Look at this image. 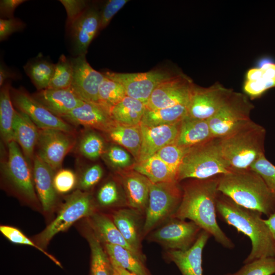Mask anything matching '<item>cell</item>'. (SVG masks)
<instances>
[{
  "label": "cell",
  "mask_w": 275,
  "mask_h": 275,
  "mask_svg": "<svg viewBox=\"0 0 275 275\" xmlns=\"http://www.w3.org/2000/svg\"><path fill=\"white\" fill-rule=\"evenodd\" d=\"M219 177L190 179L185 182L181 187L180 204L171 218L188 219L209 233L222 245L232 249L233 242L221 229L216 220Z\"/></svg>",
  "instance_id": "1"
},
{
  "label": "cell",
  "mask_w": 275,
  "mask_h": 275,
  "mask_svg": "<svg viewBox=\"0 0 275 275\" xmlns=\"http://www.w3.org/2000/svg\"><path fill=\"white\" fill-rule=\"evenodd\" d=\"M216 211L223 221L250 239L252 249L244 264L263 257H275L273 239L262 213L240 206L219 192Z\"/></svg>",
  "instance_id": "2"
},
{
  "label": "cell",
  "mask_w": 275,
  "mask_h": 275,
  "mask_svg": "<svg viewBox=\"0 0 275 275\" xmlns=\"http://www.w3.org/2000/svg\"><path fill=\"white\" fill-rule=\"evenodd\" d=\"M218 191L237 204L268 217L275 214V195L262 177L251 169L234 170L221 175Z\"/></svg>",
  "instance_id": "3"
},
{
  "label": "cell",
  "mask_w": 275,
  "mask_h": 275,
  "mask_svg": "<svg viewBox=\"0 0 275 275\" xmlns=\"http://www.w3.org/2000/svg\"><path fill=\"white\" fill-rule=\"evenodd\" d=\"M265 129L252 120L219 138L222 154L234 170H246L264 155Z\"/></svg>",
  "instance_id": "4"
},
{
  "label": "cell",
  "mask_w": 275,
  "mask_h": 275,
  "mask_svg": "<svg viewBox=\"0 0 275 275\" xmlns=\"http://www.w3.org/2000/svg\"><path fill=\"white\" fill-rule=\"evenodd\" d=\"M232 169L224 158L219 138L187 149L177 175L178 182L185 179L204 180L230 172Z\"/></svg>",
  "instance_id": "5"
},
{
  "label": "cell",
  "mask_w": 275,
  "mask_h": 275,
  "mask_svg": "<svg viewBox=\"0 0 275 275\" xmlns=\"http://www.w3.org/2000/svg\"><path fill=\"white\" fill-rule=\"evenodd\" d=\"M149 186L144 237L172 217L178 209L182 197V188L178 182L152 183L149 181Z\"/></svg>",
  "instance_id": "6"
},
{
  "label": "cell",
  "mask_w": 275,
  "mask_h": 275,
  "mask_svg": "<svg viewBox=\"0 0 275 275\" xmlns=\"http://www.w3.org/2000/svg\"><path fill=\"white\" fill-rule=\"evenodd\" d=\"M96 209L90 194L80 189L74 191L67 198L54 219L36 236V243L44 250L56 234L80 218L90 217L97 212Z\"/></svg>",
  "instance_id": "7"
},
{
  "label": "cell",
  "mask_w": 275,
  "mask_h": 275,
  "mask_svg": "<svg viewBox=\"0 0 275 275\" xmlns=\"http://www.w3.org/2000/svg\"><path fill=\"white\" fill-rule=\"evenodd\" d=\"M244 93L234 91L227 102L208 122L214 138H222L251 119L253 103Z\"/></svg>",
  "instance_id": "8"
},
{
  "label": "cell",
  "mask_w": 275,
  "mask_h": 275,
  "mask_svg": "<svg viewBox=\"0 0 275 275\" xmlns=\"http://www.w3.org/2000/svg\"><path fill=\"white\" fill-rule=\"evenodd\" d=\"M202 229L193 221L170 218L147 236L148 241L168 250L186 251L196 242Z\"/></svg>",
  "instance_id": "9"
},
{
  "label": "cell",
  "mask_w": 275,
  "mask_h": 275,
  "mask_svg": "<svg viewBox=\"0 0 275 275\" xmlns=\"http://www.w3.org/2000/svg\"><path fill=\"white\" fill-rule=\"evenodd\" d=\"M8 156L3 170L4 174L14 189L31 202L37 200L33 167L29 163L15 141L8 145Z\"/></svg>",
  "instance_id": "10"
},
{
  "label": "cell",
  "mask_w": 275,
  "mask_h": 275,
  "mask_svg": "<svg viewBox=\"0 0 275 275\" xmlns=\"http://www.w3.org/2000/svg\"><path fill=\"white\" fill-rule=\"evenodd\" d=\"M195 84L182 73H175L161 82L153 90L146 104L149 109L188 105Z\"/></svg>",
  "instance_id": "11"
},
{
  "label": "cell",
  "mask_w": 275,
  "mask_h": 275,
  "mask_svg": "<svg viewBox=\"0 0 275 275\" xmlns=\"http://www.w3.org/2000/svg\"><path fill=\"white\" fill-rule=\"evenodd\" d=\"M107 77L119 82L124 87L126 96L146 104L154 89L175 73L167 70L156 69L146 72H102Z\"/></svg>",
  "instance_id": "12"
},
{
  "label": "cell",
  "mask_w": 275,
  "mask_h": 275,
  "mask_svg": "<svg viewBox=\"0 0 275 275\" xmlns=\"http://www.w3.org/2000/svg\"><path fill=\"white\" fill-rule=\"evenodd\" d=\"M234 91L219 82L208 87L194 86L188 106L187 116L208 120L227 102Z\"/></svg>",
  "instance_id": "13"
},
{
  "label": "cell",
  "mask_w": 275,
  "mask_h": 275,
  "mask_svg": "<svg viewBox=\"0 0 275 275\" xmlns=\"http://www.w3.org/2000/svg\"><path fill=\"white\" fill-rule=\"evenodd\" d=\"M72 133L58 129H39L36 155L54 172L60 170L65 156L74 146Z\"/></svg>",
  "instance_id": "14"
},
{
  "label": "cell",
  "mask_w": 275,
  "mask_h": 275,
  "mask_svg": "<svg viewBox=\"0 0 275 275\" xmlns=\"http://www.w3.org/2000/svg\"><path fill=\"white\" fill-rule=\"evenodd\" d=\"M11 96L18 111L27 115L39 129H58L73 133V128L68 123L50 112L23 89H12Z\"/></svg>",
  "instance_id": "15"
},
{
  "label": "cell",
  "mask_w": 275,
  "mask_h": 275,
  "mask_svg": "<svg viewBox=\"0 0 275 275\" xmlns=\"http://www.w3.org/2000/svg\"><path fill=\"white\" fill-rule=\"evenodd\" d=\"M71 61L73 75L70 89L83 101L99 105V89L104 75L90 65L85 54L78 55Z\"/></svg>",
  "instance_id": "16"
},
{
  "label": "cell",
  "mask_w": 275,
  "mask_h": 275,
  "mask_svg": "<svg viewBox=\"0 0 275 275\" xmlns=\"http://www.w3.org/2000/svg\"><path fill=\"white\" fill-rule=\"evenodd\" d=\"M181 122L153 127L140 124L142 141L138 161L154 155L166 145L175 143L178 135Z\"/></svg>",
  "instance_id": "17"
},
{
  "label": "cell",
  "mask_w": 275,
  "mask_h": 275,
  "mask_svg": "<svg viewBox=\"0 0 275 275\" xmlns=\"http://www.w3.org/2000/svg\"><path fill=\"white\" fill-rule=\"evenodd\" d=\"M210 236L209 233L202 230L189 249L183 251H167L166 258L176 264L182 275H203V251Z\"/></svg>",
  "instance_id": "18"
},
{
  "label": "cell",
  "mask_w": 275,
  "mask_h": 275,
  "mask_svg": "<svg viewBox=\"0 0 275 275\" xmlns=\"http://www.w3.org/2000/svg\"><path fill=\"white\" fill-rule=\"evenodd\" d=\"M126 241L139 253L142 250V240L145 216L128 207L115 210L111 217Z\"/></svg>",
  "instance_id": "19"
},
{
  "label": "cell",
  "mask_w": 275,
  "mask_h": 275,
  "mask_svg": "<svg viewBox=\"0 0 275 275\" xmlns=\"http://www.w3.org/2000/svg\"><path fill=\"white\" fill-rule=\"evenodd\" d=\"M61 118L68 123L95 128L105 132L115 122L109 112L102 106L86 101Z\"/></svg>",
  "instance_id": "20"
},
{
  "label": "cell",
  "mask_w": 275,
  "mask_h": 275,
  "mask_svg": "<svg viewBox=\"0 0 275 275\" xmlns=\"http://www.w3.org/2000/svg\"><path fill=\"white\" fill-rule=\"evenodd\" d=\"M120 174L127 207L145 216L149 201V179L134 170Z\"/></svg>",
  "instance_id": "21"
},
{
  "label": "cell",
  "mask_w": 275,
  "mask_h": 275,
  "mask_svg": "<svg viewBox=\"0 0 275 275\" xmlns=\"http://www.w3.org/2000/svg\"><path fill=\"white\" fill-rule=\"evenodd\" d=\"M32 97L55 115L62 118L84 102L71 89H45Z\"/></svg>",
  "instance_id": "22"
},
{
  "label": "cell",
  "mask_w": 275,
  "mask_h": 275,
  "mask_svg": "<svg viewBox=\"0 0 275 275\" xmlns=\"http://www.w3.org/2000/svg\"><path fill=\"white\" fill-rule=\"evenodd\" d=\"M273 88H275V63L263 59L258 67L247 71L243 90L251 100L260 98Z\"/></svg>",
  "instance_id": "23"
},
{
  "label": "cell",
  "mask_w": 275,
  "mask_h": 275,
  "mask_svg": "<svg viewBox=\"0 0 275 275\" xmlns=\"http://www.w3.org/2000/svg\"><path fill=\"white\" fill-rule=\"evenodd\" d=\"M32 167L38 198L44 211L50 212L56 204L57 196L53 183L54 171L36 154Z\"/></svg>",
  "instance_id": "24"
},
{
  "label": "cell",
  "mask_w": 275,
  "mask_h": 275,
  "mask_svg": "<svg viewBox=\"0 0 275 275\" xmlns=\"http://www.w3.org/2000/svg\"><path fill=\"white\" fill-rule=\"evenodd\" d=\"M99 29L100 12L95 7H88L70 29L75 51L78 55H86L90 43Z\"/></svg>",
  "instance_id": "25"
},
{
  "label": "cell",
  "mask_w": 275,
  "mask_h": 275,
  "mask_svg": "<svg viewBox=\"0 0 275 275\" xmlns=\"http://www.w3.org/2000/svg\"><path fill=\"white\" fill-rule=\"evenodd\" d=\"M15 141L32 166L39 136V128L25 113L15 110L13 124ZM33 166V165H32Z\"/></svg>",
  "instance_id": "26"
},
{
  "label": "cell",
  "mask_w": 275,
  "mask_h": 275,
  "mask_svg": "<svg viewBox=\"0 0 275 275\" xmlns=\"http://www.w3.org/2000/svg\"><path fill=\"white\" fill-rule=\"evenodd\" d=\"M89 219L91 228L101 242L123 247L145 262V256L139 253L126 241L111 217L96 212L89 217Z\"/></svg>",
  "instance_id": "27"
},
{
  "label": "cell",
  "mask_w": 275,
  "mask_h": 275,
  "mask_svg": "<svg viewBox=\"0 0 275 275\" xmlns=\"http://www.w3.org/2000/svg\"><path fill=\"white\" fill-rule=\"evenodd\" d=\"M214 138L208 120L192 118L187 116L181 122L175 143L184 149H190Z\"/></svg>",
  "instance_id": "28"
},
{
  "label": "cell",
  "mask_w": 275,
  "mask_h": 275,
  "mask_svg": "<svg viewBox=\"0 0 275 275\" xmlns=\"http://www.w3.org/2000/svg\"><path fill=\"white\" fill-rule=\"evenodd\" d=\"M106 133L113 142L129 151L136 162L139 160L142 141L140 125L127 126L115 122Z\"/></svg>",
  "instance_id": "29"
},
{
  "label": "cell",
  "mask_w": 275,
  "mask_h": 275,
  "mask_svg": "<svg viewBox=\"0 0 275 275\" xmlns=\"http://www.w3.org/2000/svg\"><path fill=\"white\" fill-rule=\"evenodd\" d=\"M146 106L142 101L126 96L110 111L112 119L115 122L127 126L140 125Z\"/></svg>",
  "instance_id": "30"
},
{
  "label": "cell",
  "mask_w": 275,
  "mask_h": 275,
  "mask_svg": "<svg viewBox=\"0 0 275 275\" xmlns=\"http://www.w3.org/2000/svg\"><path fill=\"white\" fill-rule=\"evenodd\" d=\"M133 169L152 183L178 182L176 176L156 154L136 162Z\"/></svg>",
  "instance_id": "31"
},
{
  "label": "cell",
  "mask_w": 275,
  "mask_h": 275,
  "mask_svg": "<svg viewBox=\"0 0 275 275\" xmlns=\"http://www.w3.org/2000/svg\"><path fill=\"white\" fill-rule=\"evenodd\" d=\"M188 106L187 104H179L156 109L147 108L141 124L153 127L178 123L187 116Z\"/></svg>",
  "instance_id": "32"
},
{
  "label": "cell",
  "mask_w": 275,
  "mask_h": 275,
  "mask_svg": "<svg viewBox=\"0 0 275 275\" xmlns=\"http://www.w3.org/2000/svg\"><path fill=\"white\" fill-rule=\"evenodd\" d=\"M9 82L5 83L0 92V131L1 137L7 145L15 141L13 124L15 110L13 108Z\"/></svg>",
  "instance_id": "33"
},
{
  "label": "cell",
  "mask_w": 275,
  "mask_h": 275,
  "mask_svg": "<svg viewBox=\"0 0 275 275\" xmlns=\"http://www.w3.org/2000/svg\"><path fill=\"white\" fill-rule=\"evenodd\" d=\"M109 258L136 275H151L145 262L119 245L103 243Z\"/></svg>",
  "instance_id": "34"
},
{
  "label": "cell",
  "mask_w": 275,
  "mask_h": 275,
  "mask_svg": "<svg viewBox=\"0 0 275 275\" xmlns=\"http://www.w3.org/2000/svg\"><path fill=\"white\" fill-rule=\"evenodd\" d=\"M86 233L91 254L90 275H113L109 257L92 229Z\"/></svg>",
  "instance_id": "35"
},
{
  "label": "cell",
  "mask_w": 275,
  "mask_h": 275,
  "mask_svg": "<svg viewBox=\"0 0 275 275\" xmlns=\"http://www.w3.org/2000/svg\"><path fill=\"white\" fill-rule=\"evenodd\" d=\"M56 64L46 59H36L24 66L26 73L38 91L47 89L53 76Z\"/></svg>",
  "instance_id": "36"
},
{
  "label": "cell",
  "mask_w": 275,
  "mask_h": 275,
  "mask_svg": "<svg viewBox=\"0 0 275 275\" xmlns=\"http://www.w3.org/2000/svg\"><path fill=\"white\" fill-rule=\"evenodd\" d=\"M126 96L124 87L121 84L105 76L99 89V103L100 106L110 114L112 108Z\"/></svg>",
  "instance_id": "37"
},
{
  "label": "cell",
  "mask_w": 275,
  "mask_h": 275,
  "mask_svg": "<svg viewBox=\"0 0 275 275\" xmlns=\"http://www.w3.org/2000/svg\"><path fill=\"white\" fill-rule=\"evenodd\" d=\"M73 75V66L71 60L62 54L56 64L53 76L47 89H69L71 86Z\"/></svg>",
  "instance_id": "38"
},
{
  "label": "cell",
  "mask_w": 275,
  "mask_h": 275,
  "mask_svg": "<svg viewBox=\"0 0 275 275\" xmlns=\"http://www.w3.org/2000/svg\"><path fill=\"white\" fill-rule=\"evenodd\" d=\"M79 152L91 160L98 158L104 152L103 139L94 132H87L81 138L78 146Z\"/></svg>",
  "instance_id": "39"
},
{
  "label": "cell",
  "mask_w": 275,
  "mask_h": 275,
  "mask_svg": "<svg viewBox=\"0 0 275 275\" xmlns=\"http://www.w3.org/2000/svg\"><path fill=\"white\" fill-rule=\"evenodd\" d=\"M239 270L227 275H272L275 273V257L259 258L244 264Z\"/></svg>",
  "instance_id": "40"
},
{
  "label": "cell",
  "mask_w": 275,
  "mask_h": 275,
  "mask_svg": "<svg viewBox=\"0 0 275 275\" xmlns=\"http://www.w3.org/2000/svg\"><path fill=\"white\" fill-rule=\"evenodd\" d=\"M187 150L173 143L163 147L155 154L168 166L177 177L178 169Z\"/></svg>",
  "instance_id": "41"
},
{
  "label": "cell",
  "mask_w": 275,
  "mask_h": 275,
  "mask_svg": "<svg viewBox=\"0 0 275 275\" xmlns=\"http://www.w3.org/2000/svg\"><path fill=\"white\" fill-rule=\"evenodd\" d=\"M0 231L11 242L15 244L33 246L41 251L57 265L60 266V263L52 256L46 252L45 250L39 246L36 243L33 242L18 229L10 226L1 225L0 226Z\"/></svg>",
  "instance_id": "42"
},
{
  "label": "cell",
  "mask_w": 275,
  "mask_h": 275,
  "mask_svg": "<svg viewBox=\"0 0 275 275\" xmlns=\"http://www.w3.org/2000/svg\"><path fill=\"white\" fill-rule=\"evenodd\" d=\"M263 179L269 189L275 195V166L265 157L261 156L251 167Z\"/></svg>",
  "instance_id": "43"
},
{
  "label": "cell",
  "mask_w": 275,
  "mask_h": 275,
  "mask_svg": "<svg viewBox=\"0 0 275 275\" xmlns=\"http://www.w3.org/2000/svg\"><path fill=\"white\" fill-rule=\"evenodd\" d=\"M97 200L98 204L103 207H110L119 204L120 194L116 182L108 181L103 184L98 191Z\"/></svg>",
  "instance_id": "44"
},
{
  "label": "cell",
  "mask_w": 275,
  "mask_h": 275,
  "mask_svg": "<svg viewBox=\"0 0 275 275\" xmlns=\"http://www.w3.org/2000/svg\"><path fill=\"white\" fill-rule=\"evenodd\" d=\"M77 182L75 173L69 169H60L54 175L53 183L57 193L63 194L72 190Z\"/></svg>",
  "instance_id": "45"
},
{
  "label": "cell",
  "mask_w": 275,
  "mask_h": 275,
  "mask_svg": "<svg viewBox=\"0 0 275 275\" xmlns=\"http://www.w3.org/2000/svg\"><path fill=\"white\" fill-rule=\"evenodd\" d=\"M67 12L66 27L70 29L75 22L88 8L87 2L81 0H60Z\"/></svg>",
  "instance_id": "46"
},
{
  "label": "cell",
  "mask_w": 275,
  "mask_h": 275,
  "mask_svg": "<svg viewBox=\"0 0 275 275\" xmlns=\"http://www.w3.org/2000/svg\"><path fill=\"white\" fill-rule=\"evenodd\" d=\"M103 170L99 164L87 168L81 175L78 181L80 190L86 191L95 186L102 178Z\"/></svg>",
  "instance_id": "47"
},
{
  "label": "cell",
  "mask_w": 275,
  "mask_h": 275,
  "mask_svg": "<svg viewBox=\"0 0 275 275\" xmlns=\"http://www.w3.org/2000/svg\"><path fill=\"white\" fill-rule=\"evenodd\" d=\"M128 2V0H109L100 12V29H104L117 13Z\"/></svg>",
  "instance_id": "48"
},
{
  "label": "cell",
  "mask_w": 275,
  "mask_h": 275,
  "mask_svg": "<svg viewBox=\"0 0 275 275\" xmlns=\"http://www.w3.org/2000/svg\"><path fill=\"white\" fill-rule=\"evenodd\" d=\"M106 154L108 161L116 168H124L131 163V158L129 154L119 146L110 147Z\"/></svg>",
  "instance_id": "49"
},
{
  "label": "cell",
  "mask_w": 275,
  "mask_h": 275,
  "mask_svg": "<svg viewBox=\"0 0 275 275\" xmlns=\"http://www.w3.org/2000/svg\"><path fill=\"white\" fill-rule=\"evenodd\" d=\"M25 24L18 18L0 19V40L6 39L13 33L22 30Z\"/></svg>",
  "instance_id": "50"
},
{
  "label": "cell",
  "mask_w": 275,
  "mask_h": 275,
  "mask_svg": "<svg viewBox=\"0 0 275 275\" xmlns=\"http://www.w3.org/2000/svg\"><path fill=\"white\" fill-rule=\"evenodd\" d=\"M26 2L23 0H1L0 1L1 15L6 19L13 18L15 9L22 3Z\"/></svg>",
  "instance_id": "51"
},
{
  "label": "cell",
  "mask_w": 275,
  "mask_h": 275,
  "mask_svg": "<svg viewBox=\"0 0 275 275\" xmlns=\"http://www.w3.org/2000/svg\"><path fill=\"white\" fill-rule=\"evenodd\" d=\"M109 260L112 267L113 275H136L124 268L114 260L110 259Z\"/></svg>",
  "instance_id": "52"
},
{
  "label": "cell",
  "mask_w": 275,
  "mask_h": 275,
  "mask_svg": "<svg viewBox=\"0 0 275 275\" xmlns=\"http://www.w3.org/2000/svg\"><path fill=\"white\" fill-rule=\"evenodd\" d=\"M14 77V74L10 72L2 64L0 67V86L2 87L5 84L6 80Z\"/></svg>",
  "instance_id": "53"
},
{
  "label": "cell",
  "mask_w": 275,
  "mask_h": 275,
  "mask_svg": "<svg viewBox=\"0 0 275 275\" xmlns=\"http://www.w3.org/2000/svg\"><path fill=\"white\" fill-rule=\"evenodd\" d=\"M265 222L271 232L275 246V214L268 216L267 219H265Z\"/></svg>",
  "instance_id": "54"
}]
</instances>
